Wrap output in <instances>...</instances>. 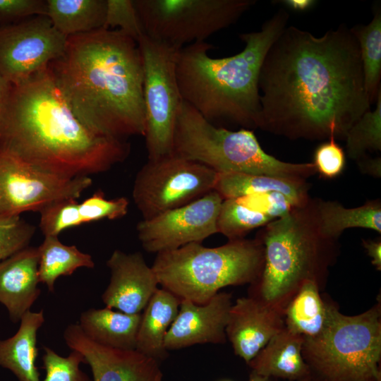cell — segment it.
Wrapping results in <instances>:
<instances>
[{
    "label": "cell",
    "instance_id": "obj_29",
    "mask_svg": "<svg viewBox=\"0 0 381 381\" xmlns=\"http://www.w3.org/2000/svg\"><path fill=\"white\" fill-rule=\"evenodd\" d=\"M37 248L39 281L51 293H54L55 282L59 277L70 276L80 267H95L90 254L80 251L75 246L64 244L59 236H44Z\"/></svg>",
    "mask_w": 381,
    "mask_h": 381
},
{
    "label": "cell",
    "instance_id": "obj_38",
    "mask_svg": "<svg viewBox=\"0 0 381 381\" xmlns=\"http://www.w3.org/2000/svg\"><path fill=\"white\" fill-rule=\"evenodd\" d=\"M38 16H47L46 1L0 0V26Z\"/></svg>",
    "mask_w": 381,
    "mask_h": 381
},
{
    "label": "cell",
    "instance_id": "obj_42",
    "mask_svg": "<svg viewBox=\"0 0 381 381\" xmlns=\"http://www.w3.org/2000/svg\"><path fill=\"white\" fill-rule=\"evenodd\" d=\"M12 86L0 73V116L8 100Z\"/></svg>",
    "mask_w": 381,
    "mask_h": 381
},
{
    "label": "cell",
    "instance_id": "obj_6",
    "mask_svg": "<svg viewBox=\"0 0 381 381\" xmlns=\"http://www.w3.org/2000/svg\"><path fill=\"white\" fill-rule=\"evenodd\" d=\"M263 263V246L255 238L214 248L188 243L157 253L151 267L162 288L180 300L205 304L224 287L253 284Z\"/></svg>",
    "mask_w": 381,
    "mask_h": 381
},
{
    "label": "cell",
    "instance_id": "obj_28",
    "mask_svg": "<svg viewBox=\"0 0 381 381\" xmlns=\"http://www.w3.org/2000/svg\"><path fill=\"white\" fill-rule=\"evenodd\" d=\"M47 16L66 37L104 28L107 0H47Z\"/></svg>",
    "mask_w": 381,
    "mask_h": 381
},
{
    "label": "cell",
    "instance_id": "obj_12",
    "mask_svg": "<svg viewBox=\"0 0 381 381\" xmlns=\"http://www.w3.org/2000/svg\"><path fill=\"white\" fill-rule=\"evenodd\" d=\"M89 176L65 178L0 152V214L40 212L63 199H77L92 185Z\"/></svg>",
    "mask_w": 381,
    "mask_h": 381
},
{
    "label": "cell",
    "instance_id": "obj_14",
    "mask_svg": "<svg viewBox=\"0 0 381 381\" xmlns=\"http://www.w3.org/2000/svg\"><path fill=\"white\" fill-rule=\"evenodd\" d=\"M223 200L213 190L188 204L141 220L136 231L143 249L157 254L202 243L218 233L217 222Z\"/></svg>",
    "mask_w": 381,
    "mask_h": 381
},
{
    "label": "cell",
    "instance_id": "obj_40",
    "mask_svg": "<svg viewBox=\"0 0 381 381\" xmlns=\"http://www.w3.org/2000/svg\"><path fill=\"white\" fill-rule=\"evenodd\" d=\"M356 162L363 173L375 177L381 176V159L380 157L371 158L366 155Z\"/></svg>",
    "mask_w": 381,
    "mask_h": 381
},
{
    "label": "cell",
    "instance_id": "obj_3",
    "mask_svg": "<svg viewBox=\"0 0 381 381\" xmlns=\"http://www.w3.org/2000/svg\"><path fill=\"white\" fill-rule=\"evenodd\" d=\"M48 68L77 118L96 134L144 136L143 65L137 42L101 28L68 37Z\"/></svg>",
    "mask_w": 381,
    "mask_h": 381
},
{
    "label": "cell",
    "instance_id": "obj_18",
    "mask_svg": "<svg viewBox=\"0 0 381 381\" xmlns=\"http://www.w3.org/2000/svg\"><path fill=\"white\" fill-rule=\"evenodd\" d=\"M284 327L282 313L248 296L238 298L232 303L226 335L235 354L248 364Z\"/></svg>",
    "mask_w": 381,
    "mask_h": 381
},
{
    "label": "cell",
    "instance_id": "obj_44",
    "mask_svg": "<svg viewBox=\"0 0 381 381\" xmlns=\"http://www.w3.org/2000/svg\"><path fill=\"white\" fill-rule=\"evenodd\" d=\"M293 381H316V380L313 378V376H310V377H305L301 380H293Z\"/></svg>",
    "mask_w": 381,
    "mask_h": 381
},
{
    "label": "cell",
    "instance_id": "obj_45",
    "mask_svg": "<svg viewBox=\"0 0 381 381\" xmlns=\"http://www.w3.org/2000/svg\"><path fill=\"white\" fill-rule=\"evenodd\" d=\"M223 381H230V380H223Z\"/></svg>",
    "mask_w": 381,
    "mask_h": 381
},
{
    "label": "cell",
    "instance_id": "obj_11",
    "mask_svg": "<svg viewBox=\"0 0 381 381\" xmlns=\"http://www.w3.org/2000/svg\"><path fill=\"white\" fill-rule=\"evenodd\" d=\"M217 173L171 154L147 160L137 173L132 196L143 219L188 204L214 190Z\"/></svg>",
    "mask_w": 381,
    "mask_h": 381
},
{
    "label": "cell",
    "instance_id": "obj_21",
    "mask_svg": "<svg viewBox=\"0 0 381 381\" xmlns=\"http://www.w3.org/2000/svg\"><path fill=\"white\" fill-rule=\"evenodd\" d=\"M304 337L285 327L248 363L252 371L268 378L293 381L311 375L302 354Z\"/></svg>",
    "mask_w": 381,
    "mask_h": 381
},
{
    "label": "cell",
    "instance_id": "obj_22",
    "mask_svg": "<svg viewBox=\"0 0 381 381\" xmlns=\"http://www.w3.org/2000/svg\"><path fill=\"white\" fill-rule=\"evenodd\" d=\"M44 310L28 311L20 320L16 334L0 339V367L9 370L18 381H40L35 361L38 356L37 335L44 322Z\"/></svg>",
    "mask_w": 381,
    "mask_h": 381
},
{
    "label": "cell",
    "instance_id": "obj_33",
    "mask_svg": "<svg viewBox=\"0 0 381 381\" xmlns=\"http://www.w3.org/2000/svg\"><path fill=\"white\" fill-rule=\"evenodd\" d=\"M43 349L42 368L46 375L42 381H91L80 368L81 363H85L80 352L72 351L64 357L49 346H44Z\"/></svg>",
    "mask_w": 381,
    "mask_h": 381
},
{
    "label": "cell",
    "instance_id": "obj_24",
    "mask_svg": "<svg viewBox=\"0 0 381 381\" xmlns=\"http://www.w3.org/2000/svg\"><path fill=\"white\" fill-rule=\"evenodd\" d=\"M141 313L128 314L104 308H90L83 311L78 325L94 342L104 346L135 350Z\"/></svg>",
    "mask_w": 381,
    "mask_h": 381
},
{
    "label": "cell",
    "instance_id": "obj_9",
    "mask_svg": "<svg viewBox=\"0 0 381 381\" xmlns=\"http://www.w3.org/2000/svg\"><path fill=\"white\" fill-rule=\"evenodd\" d=\"M145 34L182 48L235 23L254 0H135Z\"/></svg>",
    "mask_w": 381,
    "mask_h": 381
},
{
    "label": "cell",
    "instance_id": "obj_32",
    "mask_svg": "<svg viewBox=\"0 0 381 381\" xmlns=\"http://www.w3.org/2000/svg\"><path fill=\"white\" fill-rule=\"evenodd\" d=\"M40 214V229L44 236H59L64 230L83 224L76 199L53 202L44 207Z\"/></svg>",
    "mask_w": 381,
    "mask_h": 381
},
{
    "label": "cell",
    "instance_id": "obj_13",
    "mask_svg": "<svg viewBox=\"0 0 381 381\" xmlns=\"http://www.w3.org/2000/svg\"><path fill=\"white\" fill-rule=\"evenodd\" d=\"M67 38L46 16L0 26V73L12 85L28 80L63 54Z\"/></svg>",
    "mask_w": 381,
    "mask_h": 381
},
{
    "label": "cell",
    "instance_id": "obj_15",
    "mask_svg": "<svg viewBox=\"0 0 381 381\" xmlns=\"http://www.w3.org/2000/svg\"><path fill=\"white\" fill-rule=\"evenodd\" d=\"M66 344L80 352L90 367L93 381H162L159 362L137 350H121L90 339L78 324L64 332Z\"/></svg>",
    "mask_w": 381,
    "mask_h": 381
},
{
    "label": "cell",
    "instance_id": "obj_26",
    "mask_svg": "<svg viewBox=\"0 0 381 381\" xmlns=\"http://www.w3.org/2000/svg\"><path fill=\"white\" fill-rule=\"evenodd\" d=\"M306 180L243 173H217L214 190L222 198H235L253 193L278 192L305 205L310 199Z\"/></svg>",
    "mask_w": 381,
    "mask_h": 381
},
{
    "label": "cell",
    "instance_id": "obj_36",
    "mask_svg": "<svg viewBox=\"0 0 381 381\" xmlns=\"http://www.w3.org/2000/svg\"><path fill=\"white\" fill-rule=\"evenodd\" d=\"M129 201L125 197L107 199L101 190L79 203V212L83 224L108 219L123 217L128 210Z\"/></svg>",
    "mask_w": 381,
    "mask_h": 381
},
{
    "label": "cell",
    "instance_id": "obj_39",
    "mask_svg": "<svg viewBox=\"0 0 381 381\" xmlns=\"http://www.w3.org/2000/svg\"><path fill=\"white\" fill-rule=\"evenodd\" d=\"M363 246L366 250L368 255L371 259V263L377 270H381V241L380 239L362 240Z\"/></svg>",
    "mask_w": 381,
    "mask_h": 381
},
{
    "label": "cell",
    "instance_id": "obj_17",
    "mask_svg": "<svg viewBox=\"0 0 381 381\" xmlns=\"http://www.w3.org/2000/svg\"><path fill=\"white\" fill-rule=\"evenodd\" d=\"M109 283L102 295L106 307L128 314L141 313L159 288L157 277L139 252L115 250L107 261Z\"/></svg>",
    "mask_w": 381,
    "mask_h": 381
},
{
    "label": "cell",
    "instance_id": "obj_4",
    "mask_svg": "<svg viewBox=\"0 0 381 381\" xmlns=\"http://www.w3.org/2000/svg\"><path fill=\"white\" fill-rule=\"evenodd\" d=\"M289 15L279 9L258 31L240 35L243 49L233 56L212 58L206 42L181 48L176 77L183 102L212 123L229 121L257 128L260 111L258 80L264 59L287 26Z\"/></svg>",
    "mask_w": 381,
    "mask_h": 381
},
{
    "label": "cell",
    "instance_id": "obj_25",
    "mask_svg": "<svg viewBox=\"0 0 381 381\" xmlns=\"http://www.w3.org/2000/svg\"><path fill=\"white\" fill-rule=\"evenodd\" d=\"M314 214L320 234L325 238L337 240L349 228H364L381 234V202L369 200L364 205L346 208L338 202L312 200Z\"/></svg>",
    "mask_w": 381,
    "mask_h": 381
},
{
    "label": "cell",
    "instance_id": "obj_1",
    "mask_svg": "<svg viewBox=\"0 0 381 381\" xmlns=\"http://www.w3.org/2000/svg\"><path fill=\"white\" fill-rule=\"evenodd\" d=\"M258 89L257 128L291 140H344L371 109L359 47L344 24L320 37L286 26L264 59Z\"/></svg>",
    "mask_w": 381,
    "mask_h": 381
},
{
    "label": "cell",
    "instance_id": "obj_43",
    "mask_svg": "<svg viewBox=\"0 0 381 381\" xmlns=\"http://www.w3.org/2000/svg\"><path fill=\"white\" fill-rule=\"evenodd\" d=\"M248 381H271V379L260 376L252 371L249 376Z\"/></svg>",
    "mask_w": 381,
    "mask_h": 381
},
{
    "label": "cell",
    "instance_id": "obj_2",
    "mask_svg": "<svg viewBox=\"0 0 381 381\" xmlns=\"http://www.w3.org/2000/svg\"><path fill=\"white\" fill-rule=\"evenodd\" d=\"M0 152L65 178L105 172L126 159L125 139L100 135L75 116L49 68L12 86L0 116Z\"/></svg>",
    "mask_w": 381,
    "mask_h": 381
},
{
    "label": "cell",
    "instance_id": "obj_41",
    "mask_svg": "<svg viewBox=\"0 0 381 381\" xmlns=\"http://www.w3.org/2000/svg\"><path fill=\"white\" fill-rule=\"evenodd\" d=\"M277 1L281 2L287 8L297 12H304L310 10L317 3L314 0H283Z\"/></svg>",
    "mask_w": 381,
    "mask_h": 381
},
{
    "label": "cell",
    "instance_id": "obj_27",
    "mask_svg": "<svg viewBox=\"0 0 381 381\" xmlns=\"http://www.w3.org/2000/svg\"><path fill=\"white\" fill-rule=\"evenodd\" d=\"M320 291L313 282L301 286L284 310L285 328L304 338L315 337L323 330L332 303L324 299Z\"/></svg>",
    "mask_w": 381,
    "mask_h": 381
},
{
    "label": "cell",
    "instance_id": "obj_31",
    "mask_svg": "<svg viewBox=\"0 0 381 381\" xmlns=\"http://www.w3.org/2000/svg\"><path fill=\"white\" fill-rule=\"evenodd\" d=\"M344 140L348 156L357 161L367 152L381 150V91L373 110L367 111L351 126Z\"/></svg>",
    "mask_w": 381,
    "mask_h": 381
},
{
    "label": "cell",
    "instance_id": "obj_37",
    "mask_svg": "<svg viewBox=\"0 0 381 381\" xmlns=\"http://www.w3.org/2000/svg\"><path fill=\"white\" fill-rule=\"evenodd\" d=\"M316 172L326 179L338 176L344 169L346 157L343 148L330 138L320 145L314 152L313 162Z\"/></svg>",
    "mask_w": 381,
    "mask_h": 381
},
{
    "label": "cell",
    "instance_id": "obj_34",
    "mask_svg": "<svg viewBox=\"0 0 381 381\" xmlns=\"http://www.w3.org/2000/svg\"><path fill=\"white\" fill-rule=\"evenodd\" d=\"M103 28L119 30L135 42L145 35L139 15L132 0H107Z\"/></svg>",
    "mask_w": 381,
    "mask_h": 381
},
{
    "label": "cell",
    "instance_id": "obj_23",
    "mask_svg": "<svg viewBox=\"0 0 381 381\" xmlns=\"http://www.w3.org/2000/svg\"><path fill=\"white\" fill-rule=\"evenodd\" d=\"M181 300L169 291L158 288L141 313L136 349L157 361L168 356L166 334L174 322Z\"/></svg>",
    "mask_w": 381,
    "mask_h": 381
},
{
    "label": "cell",
    "instance_id": "obj_16",
    "mask_svg": "<svg viewBox=\"0 0 381 381\" xmlns=\"http://www.w3.org/2000/svg\"><path fill=\"white\" fill-rule=\"evenodd\" d=\"M232 303V294L224 291L218 292L205 304L181 300L178 313L164 339L165 349L170 351L195 344L225 343Z\"/></svg>",
    "mask_w": 381,
    "mask_h": 381
},
{
    "label": "cell",
    "instance_id": "obj_5",
    "mask_svg": "<svg viewBox=\"0 0 381 381\" xmlns=\"http://www.w3.org/2000/svg\"><path fill=\"white\" fill-rule=\"evenodd\" d=\"M256 238L263 246L264 263L248 296L284 315L303 284L310 281L324 289L339 250L337 240L319 232L311 199L263 226Z\"/></svg>",
    "mask_w": 381,
    "mask_h": 381
},
{
    "label": "cell",
    "instance_id": "obj_8",
    "mask_svg": "<svg viewBox=\"0 0 381 381\" xmlns=\"http://www.w3.org/2000/svg\"><path fill=\"white\" fill-rule=\"evenodd\" d=\"M302 354L316 381H381L380 303L347 315L332 303L325 328L304 338Z\"/></svg>",
    "mask_w": 381,
    "mask_h": 381
},
{
    "label": "cell",
    "instance_id": "obj_30",
    "mask_svg": "<svg viewBox=\"0 0 381 381\" xmlns=\"http://www.w3.org/2000/svg\"><path fill=\"white\" fill-rule=\"evenodd\" d=\"M373 17L366 25H355L350 28L357 40L364 80V87L370 104L375 102L381 91V7L373 6Z\"/></svg>",
    "mask_w": 381,
    "mask_h": 381
},
{
    "label": "cell",
    "instance_id": "obj_20",
    "mask_svg": "<svg viewBox=\"0 0 381 381\" xmlns=\"http://www.w3.org/2000/svg\"><path fill=\"white\" fill-rule=\"evenodd\" d=\"M279 203L272 192L223 200L217 217V232L229 241L244 238L251 230L276 220Z\"/></svg>",
    "mask_w": 381,
    "mask_h": 381
},
{
    "label": "cell",
    "instance_id": "obj_19",
    "mask_svg": "<svg viewBox=\"0 0 381 381\" xmlns=\"http://www.w3.org/2000/svg\"><path fill=\"white\" fill-rule=\"evenodd\" d=\"M38 265V248L30 246L0 261V303L13 323L30 310L41 294Z\"/></svg>",
    "mask_w": 381,
    "mask_h": 381
},
{
    "label": "cell",
    "instance_id": "obj_35",
    "mask_svg": "<svg viewBox=\"0 0 381 381\" xmlns=\"http://www.w3.org/2000/svg\"><path fill=\"white\" fill-rule=\"evenodd\" d=\"M35 231L20 216L0 214V261L28 246Z\"/></svg>",
    "mask_w": 381,
    "mask_h": 381
},
{
    "label": "cell",
    "instance_id": "obj_7",
    "mask_svg": "<svg viewBox=\"0 0 381 381\" xmlns=\"http://www.w3.org/2000/svg\"><path fill=\"white\" fill-rule=\"evenodd\" d=\"M173 153L202 164L217 173L301 180L317 173L313 162H286L265 152L253 130L229 131L218 127L183 101L176 122Z\"/></svg>",
    "mask_w": 381,
    "mask_h": 381
},
{
    "label": "cell",
    "instance_id": "obj_10",
    "mask_svg": "<svg viewBox=\"0 0 381 381\" xmlns=\"http://www.w3.org/2000/svg\"><path fill=\"white\" fill-rule=\"evenodd\" d=\"M143 65L144 136L148 159L173 154L174 130L183 102L176 77L180 47L150 37L137 42Z\"/></svg>",
    "mask_w": 381,
    "mask_h": 381
}]
</instances>
